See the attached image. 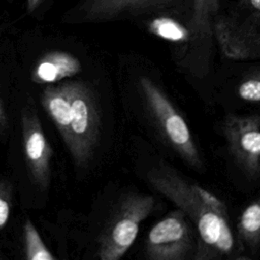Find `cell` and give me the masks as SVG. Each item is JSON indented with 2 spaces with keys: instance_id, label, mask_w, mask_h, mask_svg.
I'll return each mask as SVG.
<instances>
[{
  "instance_id": "cell-9",
  "label": "cell",
  "mask_w": 260,
  "mask_h": 260,
  "mask_svg": "<svg viewBox=\"0 0 260 260\" xmlns=\"http://www.w3.org/2000/svg\"><path fill=\"white\" fill-rule=\"evenodd\" d=\"M17 66L23 82L31 90L89 72L80 56L65 49L44 50L28 60L17 61Z\"/></svg>"
},
{
  "instance_id": "cell-11",
  "label": "cell",
  "mask_w": 260,
  "mask_h": 260,
  "mask_svg": "<svg viewBox=\"0 0 260 260\" xmlns=\"http://www.w3.org/2000/svg\"><path fill=\"white\" fill-rule=\"evenodd\" d=\"M190 4L191 0H86L82 15L86 21L138 20L152 14L190 9Z\"/></svg>"
},
{
  "instance_id": "cell-15",
  "label": "cell",
  "mask_w": 260,
  "mask_h": 260,
  "mask_svg": "<svg viewBox=\"0 0 260 260\" xmlns=\"http://www.w3.org/2000/svg\"><path fill=\"white\" fill-rule=\"evenodd\" d=\"M234 230L244 258L255 257L260 251V195L243 208Z\"/></svg>"
},
{
  "instance_id": "cell-19",
  "label": "cell",
  "mask_w": 260,
  "mask_h": 260,
  "mask_svg": "<svg viewBox=\"0 0 260 260\" xmlns=\"http://www.w3.org/2000/svg\"><path fill=\"white\" fill-rule=\"evenodd\" d=\"M41 0H27V9L29 12L34 11L36 7L39 5Z\"/></svg>"
},
{
  "instance_id": "cell-6",
  "label": "cell",
  "mask_w": 260,
  "mask_h": 260,
  "mask_svg": "<svg viewBox=\"0 0 260 260\" xmlns=\"http://www.w3.org/2000/svg\"><path fill=\"white\" fill-rule=\"evenodd\" d=\"M138 20L150 35L167 43L176 64L185 74L195 80L208 76L214 40L196 29L190 9L152 14Z\"/></svg>"
},
{
  "instance_id": "cell-18",
  "label": "cell",
  "mask_w": 260,
  "mask_h": 260,
  "mask_svg": "<svg viewBox=\"0 0 260 260\" xmlns=\"http://www.w3.org/2000/svg\"><path fill=\"white\" fill-rule=\"evenodd\" d=\"M240 13H235L236 15L260 22V0H242V4L240 5Z\"/></svg>"
},
{
  "instance_id": "cell-12",
  "label": "cell",
  "mask_w": 260,
  "mask_h": 260,
  "mask_svg": "<svg viewBox=\"0 0 260 260\" xmlns=\"http://www.w3.org/2000/svg\"><path fill=\"white\" fill-rule=\"evenodd\" d=\"M24 85L17 61L0 58V143L6 145L20 91Z\"/></svg>"
},
{
  "instance_id": "cell-14",
  "label": "cell",
  "mask_w": 260,
  "mask_h": 260,
  "mask_svg": "<svg viewBox=\"0 0 260 260\" xmlns=\"http://www.w3.org/2000/svg\"><path fill=\"white\" fill-rule=\"evenodd\" d=\"M12 258L24 260H56L57 255L53 254L47 247L41 234L34 224L26 212H22L20 223L14 238L11 249Z\"/></svg>"
},
{
  "instance_id": "cell-8",
  "label": "cell",
  "mask_w": 260,
  "mask_h": 260,
  "mask_svg": "<svg viewBox=\"0 0 260 260\" xmlns=\"http://www.w3.org/2000/svg\"><path fill=\"white\" fill-rule=\"evenodd\" d=\"M221 133L228 151L242 174L251 181L260 179V115L229 114Z\"/></svg>"
},
{
  "instance_id": "cell-13",
  "label": "cell",
  "mask_w": 260,
  "mask_h": 260,
  "mask_svg": "<svg viewBox=\"0 0 260 260\" xmlns=\"http://www.w3.org/2000/svg\"><path fill=\"white\" fill-rule=\"evenodd\" d=\"M16 204L20 203L12 178L8 173H0V259H6L5 251L11 252L20 223L21 215L15 213Z\"/></svg>"
},
{
  "instance_id": "cell-17",
  "label": "cell",
  "mask_w": 260,
  "mask_h": 260,
  "mask_svg": "<svg viewBox=\"0 0 260 260\" xmlns=\"http://www.w3.org/2000/svg\"><path fill=\"white\" fill-rule=\"evenodd\" d=\"M235 93L243 103L260 107V66L243 72L235 84Z\"/></svg>"
},
{
  "instance_id": "cell-10",
  "label": "cell",
  "mask_w": 260,
  "mask_h": 260,
  "mask_svg": "<svg viewBox=\"0 0 260 260\" xmlns=\"http://www.w3.org/2000/svg\"><path fill=\"white\" fill-rule=\"evenodd\" d=\"M214 40L222 54L232 60L260 58V22L236 14L219 15L212 20Z\"/></svg>"
},
{
  "instance_id": "cell-3",
  "label": "cell",
  "mask_w": 260,
  "mask_h": 260,
  "mask_svg": "<svg viewBox=\"0 0 260 260\" xmlns=\"http://www.w3.org/2000/svg\"><path fill=\"white\" fill-rule=\"evenodd\" d=\"M150 194L125 189L92 209L81 225L64 217L63 228L56 237L61 253H80L79 258L119 260L134 244L142 222L156 209Z\"/></svg>"
},
{
  "instance_id": "cell-16",
  "label": "cell",
  "mask_w": 260,
  "mask_h": 260,
  "mask_svg": "<svg viewBox=\"0 0 260 260\" xmlns=\"http://www.w3.org/2000/svg\"><path fill=\"white\" fill-rule=\"evenodd\" d=\"M190 9L196 29L205 38L214 40L212 20L218 13L219 0H191Z\"/></svg>"
},
{
  "instance_id": "cell-7",
  "label": "cell",
  "mask_w": 260,
  "mask_h": 260,
  "mask_svg": "<svg viewBox=\"0 0 260 260\" xmlns=\"http://www.w3.org/2000/svg\"><path fill=\"white\" fill-rule=\"evenodd\" d=\"M197 250V231L179 208L150 228L143 246L144 256L149 260H195Z\"/></svg>"
},
{
  "instance_id": "cell-5",
  "label": "cell",
  "mask_w": 260,
  "mask_h": 260,
  "mask_svg": "<svg viewBox=\"0 0 260 260\" xmlns=\"http://www.w3.org/2000/svg\"><path fill=\"white\" fill-rule=\"evenodd\" d=\"M121 83L127 105L150 136L188 167L201 171L204 164L191 128L157 77L146 69H129Z\"/></svg>"
},
{
  "instance_id": "cell-2",
  "label": "cell",
  "mask_w": 260,
  "mask_h": 260,
  "mask_svg": "<svg viewBox=\"0 0 260 260\" xmlns=\"http://www.w3.org/2000/svg\"><path fill=\"white\" fill-rule=\"evenodd\" d=\"M142 154L137 160V170L144 182L172 201L195 226L198 235L195 260L245 259L225 203L165 159L151 153Z\"/></svg>"
},
{
  "instance_id": "cell-1",
  "label": "cell",
  "mask_w": 260,
  "mask_h": 260,
  "mask_svg": "<svg viewBox=\"0 0 260 260\" xmlns=\"http://www.w3.org/2000/svg\"><path fill=\"white\" fill-rule=\"evenodd\" d=\"M55 126L76 179L95 167L104 140V111L96 80L86 73L31 90Z\"/></svg>"
},
{
  "instance_id": "cell-4",
  "label": "cell",
  "mask_w": 260,
  "mask_h": 260,
  "mask_svg": "<svg viewBox=\"0 0 260 260\" xmlns=\"http://www.w3.org/2000/svg\"><path fill=\"white\" fill-rule=\"evenodd\" d=\"M6 146L8 174L16 186L21 208H45L53 187L55 152L43 126L40 105L25 83Z\"/></svg>"
}]
</instances>
